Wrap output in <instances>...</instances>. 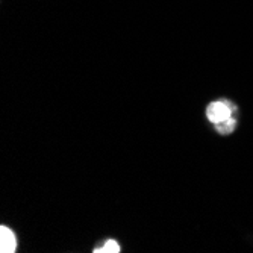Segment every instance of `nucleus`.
Masks as SVG:
<instances>
[{"label": "nucleus", "mask_w": 253, "mask_h": 253, "mask_svg": "<svg viewBox=\"0 0 253 253\" xmlns=\"http://www.w3.org/2000/svg\"><path fill=\"white\" fill-rule=\"evenodd\" d=\"M206 116H208V120L212 122L214 125L221 123L229 117H232V106L226 102H214L208 106Z\"/></svg>", "instance_id": "obj_1"}, {"label": "nucleus", "mask_w": 253, "mask_h": 253, "mask_svg": "<svg viewBox=\"0 0 253 253\" xmlns=\"http://www.w3.org/2000/svg\"><path fill=\"white\" fill-rule=\"evenodd\" d=\"M15 247H17V241H15L14 232L9 227L2 226L0 227V252L12 253V252H15Z\"/></svg>", "instance_id": "obj_2"}, {"label": "nucleus", "mask_w": 253, "mask_h": 253, "mask_svg": "<svg viewBox=\"0 0 253 253\" xmlns=\"http://www.w3.org/2000/svg\"><path fill=\"white\" fill-rule=\"evenodd\" d=\"M94 252H96V253H119V252H120V246H119L117 241L109 240V241H106L102 247L96 249Z\"/></svg>", "instance_id": "obj_3"}, {"label": "nucleus", "mask_w": 253, "mask_h": 253, "mask_svg": "<svg viewBox=\"0 0 253 253\" xmlns=\"http://www.w3.org/2000/svg\"><path fill=\"white\" fill-rule=\"evenodd\" d=\"M215 126H217V130L220 133H224V135L226 133H231L235 129V119L234 117H229L227 120H224L221 123H217Z\"/></svg>", "instance_id": "obj_4"}]
</instances>
